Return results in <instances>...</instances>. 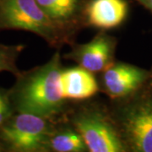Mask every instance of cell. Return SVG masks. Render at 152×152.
Segmentation results:
<instances>
[{
  "mask_svg": "<svg viewBox=\"0 0 152 152\" xmlns=\"http://www.w3.org/2000/svg\"><path fill=\"white\" fill-rule=\"evenodd\" d=\"M63 69L59 52L42 65L20 73L10 89L15 113H26L54 119L67 108V102L59 89Z\"/></svg>",
  "mask_w": 152,
  "mask_h": 152,
  "instance_id": "6da1fadb",
  "label": "cell"
},
{
  "mask_svg": "<svg viewBox=\"0 0 152 152\" xmlns=\"http://www.w3.org/2000/svg\"><path fill=\"white\" fill-rule=\"evenodd\" d=\"M69 123L80 133L89 152H125L127 148L110 111L83 105L71 112Z\"/></svg>",
  "mask_w": 152,
  "mask_h": 152,
  "instance_id": "7a4b0ae2",
  "label": "cell"
},
{
  "mask_svg": "<svg viewBox=\"0 0 152 152\" xmlns=\"http://www.w3.org/2000/svg\"><path fill=\"white\" fill-rule=\"evenodd\" d=\"M0 29L34 33L53 48H60L70 40L36 0H0Z\"/></svg>",
  "mask_w": 152,
  "mask_h": 152,
  "instance_id": "3957f363",
  "label": "cell"
},
{
  "mask_svg": "<svg viewBox=\"0 0 152 152\" xmlns=\"http://www.w3.org/2000/svg\"><path fill=\"white\" fill-rule=\"evenodd\" d=\"M54 119L26 113H15L0 126V141L6 151L47 152Z\"/></svg>",
  "mask_w": 152,
  "mask_h": 152,
  "instance_id": "277c9868",
  "label": "cell"
},
{
  "mask_svg": "<svg viewBox=\"0 0 152 152\" xmlns=\"http://www.w3.org/2000/svg\"><path fill=\"white\" fill-rule=\"evenodd\" d=\"M110 112L127 151L152 152V96Z\"/></svg>",
  "mask_w": 152,
  "mask_h": 152,
  "instance_id": "5b68a950",
  "label": "cell"
},
{
  "mask_svg": "<svg viewBox=\"0 0 152 152\" xmlns=\"http://www.w3.org/2000/svg\"><path fill=\"white\" fill-rule=\"evenodd\" d=\"M116 43L113 37L101 31L89 42L74 45L64 58L93 74H101L115 61Z\"/></svg>",
  "mask_w": 152,
  "mask_h": 152,
  "instance_id": "8992f818",
  "label": "cell"
},
{
  "mask_svg": "<svg viewBox=\"0 0 152 152\" xmlns=\"http://www.w3.org/2000/svg\"><path fill=\"white\" fill-rule=\"evenodd\" d=\"M147 72L132 64L115 62L101 73L100 90L113 100L129 97L140 88Z\"/></svg>",
  "mask_w": 152,
  "mask_h": 152,
  "instance_id": "52a82bcc",
  "label": "cell"
},
{
  "mask_svg": "<svg viewBox=\"0 0 152 152\" xmlns=\"http://www.w3.org/2000/svg\"><path fill=\"white\" fill-rule=\"evenodd\" d=\"M60 93L66 102H84L100 91L94 74L80 66L63 67L59 75Z\"/></svg>",
  "mask_w": 152,
  "mask_h": 152,
  "instance_id": "ba28073f",
  "label": "cell"
},
{
  "mask_svg": "<svg viewBox=\"0 0 152 152\" xmlns=\"http://www.w3.org/2000/svg\"><path fill=\"white\" fill-rule=\"evenodd\" d=\"M129 11L126 0H91L84 9L83 21L101 31L119 26Z\"/></svg>",
  "mask_w": 152,
  "mask_h": 152,
  "instance_id": "9c48e42d",
  "label": "cell"
},
{
  "mask_svg": "<svg viewBox=\"0 0 152 152\" xmlns=\"http://www.w3.org/2000/svg\"><path fill=\"white\" fill-rule=\"evenodd\" d=\"M55 25L69 37L83 21L81 0H36Z\"/></svg>",
  "mask_w": 152,
  "mask_h": 152,
  "instance_id": "30bf717a",
  "label": "cell"
},
{
  "mask_svg": "<svg viewBox=\"0 0 152 152\" xmlns=\"http://www.w3.org/2000/svg\"><path fill=\"white\" fill-rule=\"evenodd\" d=\"M86 143L72 125L56 124L49 136L47 152H86Z\"/></svg>",
  "mask_w": 152,
  "mask_h": 152,
  "instance_id": "8fae6325",
  "label": "cell"
},
{
  "mask_svg": "<svg viewBox=\"0 0 152 152\" xmlns=\"http://www.w3.org/2000/svg\"><path fill=\"white\" fill-rule=\"evenodd\" d=\"M25 48V45L21 44L6 45L0 43V73L10 72L15 76L20 73L17 67V60Z\"/></svg>",
  "mask_w": 152,
  "mask_h": 152,
  "instance_id": "7c38bea8",
  "label": "cell"
},
{
  "mask_svg": "<svg viewBox=\"0 0 152 152\" xmlns=\"http://www.w3.org/2000/svg\"><path fill=\"white\" fill-rule=\"evenodd\" d=\"M15 113L11 100L10 90L0 87V126Z\"/></svg>",
  "mask_w": 152,
  "mask_h": 152,
  "instance_id": "4fadbf2b",
  "label": "cell"
},
{
  "mask_svg": "<svg viewBox=\"0 0 152 152\" xmlns=\"http://www.w3.org/2000/svg\"><path fill=\"white\" fill-rule=\"evenodd\" d=\"M145 7L152 12V0H139Z\"/></svg>",
  "mask_w": 152,
  "mask_h": 152,
  "instance_id": "5bb4252c",
  "label": "cell"
},
{
  "mask_svg": "<svg viewBox=\"0 0 152 152\" xmlns=\"http://www.w3.org/2000/svg\"><path fill=\"white\" fill-rule=\"evenodd\" d=\"M3 151H6L5 148H4V145L1 143V141H0V152H3Z\"/></svg>",
  "mask_w": 152,
  "mask_h": 152,
  "instance_id": "9a60e30c",
  "label": "cell"
}]
</instances>
